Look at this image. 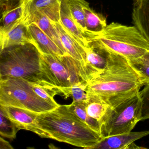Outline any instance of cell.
<instances>
[{
  "mask_svg": "<svg viewBox=\"0 0 149 149\" xmlns=\"http://www.w3.org/2000/svg\"><path fill=\"white\" fill-rule=\"evenodd\" d=\"M21 0H0L1 12L10 9L18 5Z\"/></svg>",
  "mask_w": 149,
  "mask_h": 149,
  "instance_id": "cell-27",
  "label": "cell"
},
{
  "mask_svg": "<svg viewBox=\"0 0 149 149\" xmlns=\"http://www.w3.org/2000/svg\"><path fill=\"white\" fill-rule=\"evenodd\" d=\"M132 19L134 26L149 42V0H136Z\"/></svg>",
  "mask_w": 149,
  "mask_h": 149,
  "instance_id": "cell-16",
  "label": "cell"
},
{
  "mask_svg": "<svg viewBox=\"0 0 149 149\" xmlns=\"http://www.w3.org/2000/svg\"><path fill=\"white\" fill-rule=\"evenodd\" d=\"M0 135L3 137L14 139L19 130L17 125L0 110Z\"/></svg>",
  "mask_w": 149,
  "mask_h": 149,
  "instance_id": "cell-24",
  "label": "cell"
},
{
  "mask_svg": "<svg viewBox=\"0 0 149 149\" xmlns=\"http://www.w3.org/2000/svg\"><path fill=\"white\" fill-rule=\"evenodd\" d=\"M7 77L57 87L49 80L42 68L41 54L32 43L11 46L0 51V78Z\"/></svg>",
  "mask_w": 149,
  "mask_h": 149,
  "instance_id": "cell-4",
  "label": "cell"
},
{
  "mask_svg": "<svg viewBox=\"0 0 149 149\" xmlns=\"http://www.w3.org/2000/svg\"><path fill=\"white\" fill-rule=\"evenodd\" d=\"M88 44L104 56L113 54L130 61L138 58L149 51V42L135 26L117 22L107 25L97 34H92Z\"/></svg>",
  "mask_w": 149,
  "mask_h": 149,
  "instance_id": "cell-3",
  "label": "cell"
},
{
  "mask_svg": "<svg viewBox=\"0 0 149 149\" xmlns=\"http://www.w3.org/2000/svg\"><path fill=\"white\" fill-rule=\"evenodd\" d=\"M0 149H13V147L11 145L9 142L4 139L1 136L0 138Z\"/></svg>",
  "mask_w": 149,
  "mask_h": 149,
  "instance_id": "cell-28",
  "label": "cell"
},
{
  "mask_svg": "<svg viewBox=\"0 0 149 149\" xmlns=\"http://www.w3.org/2000/svg\"><path fill=\"white\" fill-rule=\"evenodd\" d=\"M85 51L86 68L90 80L103 70L107 64V57L89 44L85 48Z\"/></svg>",
  "mask_w": 149,
  "mask_h": 149,
  "instance_id": "cell-18",
  "label": "cell"
},
{
  "mask_svg": "<svg viewBox=\"0 0 149 149\" xmlns=\"http://www.w3.org/2000/svg\"><path fill=\"white\" fill-rule=\"evenodd\" d=\"M41 62L48 78L60 91L82 81H88L84 64L68 54L57 56L41 54Z\"/></svg>",
  "mask_w": 149,
  "mask_h": 149,
  "instance_id": "cell-7",
  "label": "cell"
},
{
  "mask_svg": "<svg viewBox=\"0 0 149 149\" xmlns=\"http://www.w3.org/2000/svg\"><path fill=\"white\" fill-rule=\"evenodd\" d=\"M86 86L87 81H82L70 87L61 89L60 91L61 95L65 96V99L71 97L73 102H85L87 98Z\"/></svg>",
  "mask_w": 149,
  "mask_h": 149,
  "instance_id": "cell-22",
  "label": "cell"
},
{
  "mask_svg": "<svg viewBox=\"0 0 149 149\" xmlns=\"http://www.w3.org/2000/svg\"><path fill=\"white\" fill-rule=\"evenodd\" d=\"M70 12L79 27L87 34L85 25V15L84 8L87 1L85 0H68Z\"/></svg>",
  "mask_w": 149,
  "mask_h": 149,
  "instance_id": "cell-23",
  "label": "cell"
},
{
  "mask_svg": "<svg viewBox=\"0 0 149 149\" xmlns=\"http://www.w3.org/2000/svg\"><path fill=\"white\" fill-rule=\"evenodd\" d=\"M0 110L13 121L20 130H27L36 133L42 138L51 139L49 134L41 129L36 122V113L13 106L0 105Z\"/></svg>",
  "mask_w": 149,
  "mask_h": 149,
  "instance_id": "cell-8",
  "label": "cell"
},
{
  "mask_svg": "<svg viewBox=\"0 0 149 149\" xmlns=\"http://www.w3.org/2000/svg\"><path fill=\"white\" fill-rule=\"evenodd\" d=\"M27 13L39 11L52 22H59L62 0H24Z\"/></svg>",
  "mask_w": 149,
  "mask_h": 149,
  "instance_id": "cell-12",
  "label": "cell"
},
{
  "mask_svg": "<svg viewBox=\"0 0 149 149\" xmlns=\"http://www.w3.org/2000/svg\"><path fill=\"white\" fill-rule=\"evenodd\" d=\"M85 15L86 31L88 34H97L102 32L107 26L106 18L96 13L86 2L84 8Z\"/></svg>",
  "mask_w": 149,
  "mask_h": 149,
  "instance_id": "cell-19",
  "label": "cell"
},
{
  "mask_svg": "<svg viewBox=\"0 0 149 149\" xmlns=\"http://www.w3.org/2000/svg\"><path fill=\"white\" fill-rule=\"evenodd\" d=\"M140 89L108 97L110 106L100 122L102 137L131 132L141 121L142 100Z\"/></svg>",
  "mask_w": 149,
  "mask_h": 149,
  "instance_id": "cell-5",
  "label": "cell"
},
{
  "mask_svg": "<svg viewBox=\"0 0 149 149\" xmlns=\"http://www.w3.org/2000/svg\"><path fill=\"white\" fill-rule=\"evenodd\" d=\"M130 61L133 66L149 80V51L142 56Z\"/></svg>",
  "mask_w": 149,
  "mask_h": 149,
  "instance_id": "cell-25",
  "label": "cell"
},
{
  "mask_svg": "<svg viewBox=\"0 0 149 149\" xmlns=\"http://www.w3.org/2000/svg\"><path fill=\"white\" fill-rule=\"evenodd\" d=\"M103 70L87 81V93L104 97L120 95L141 89L149 80L125 57L109 54Z\"/></svg>",
  "mask_w": 149,
  "mask_h": 149,
  "instance_id": "cell-2",
  "label": "cell"
},
{
  "mask_svg": "<svg viewBox=\"0 0 149 149\" xmlns=\"http://www.w3.org/2000/svg\"><path fill=\"white\" fill-rule=\"evenodd\" d=\"M52 22L67 54L84 64L86 68V54L84 46L62 25L61 21L59 22Z\"/></svg>",
  "mask_w": 149,
  "mask_h": 149,
  "instance_id": "cell-10",
  "label": "cell"
},
{
  "mask_svg": "<svg viewBox=\"0 0 149 149\" xmlns=\"http://www.w3.org/2000/svg\"><path fill=\"white\" fill-rule=\"evenodd\" d=\"M0 105L21 108L37 114L50 111L60 105L39 96L31 83L10 77L0 78Z\"/></svg>",
  "mask_w": 149,
  "mask_h": 149,
  "instance_id": "cell-6",
  "label": "cell"
},
{
  "mask_svg": "<svg viewBox=\"0 0 149 149\" xmlns=\"http://www.w3.org/2000/svg\"><path fill=\"white\" fill-rule=\"evenodd\" d=\"M36 122L52 139L84 149H90L102 138L69 105H60L50 111L38 114Z\"/></svg>",
  "mask_w": 149,
  "mask_h": 149,
  "instance_id": "cell-1",
  "label": "cell"
},
{
  "mask_svg": "<svg viewBox=\"0 0 149 149\" xmlns=\"http://www.w3.org/2000/svg\"><path fill=\"white\" fill-rule=\"evenodd\" d=\"M148 135L149 130L106 137L90 149H129L132 143Z\"/></svg>",
  "mask_w": 149,
  "mask_h": 149,
  "instance_id": "cell-11",
  "label": "cell"
},
{
  "mask_svg": "<svg viewBox=\"0 0 149 149\" xmlns=\"http://www.w3.org/2000/svg\"><path fill=\"white\" fill-rule=\"evenodd\" d=\"M28 29L41 54L57 56L66 55L35 23L29 24Z\"/></svg>",
  "mask_w": 149,
  "mask_h": 149,
  "instance_id": "cell-13",
  "label": "cell"
},
{
  "mask_svg": "<svg viewBox=\"0 0 149 149\" xmlns=\"http://www.w3.org/2000/svg\"><path fill=\"white\" fill-rule=\"evenodd\" d=\"M26 21L29 25L32 22L35 23L58 46L64 54H68L62 43L56 29L51 21L48 18L39 11H34L29 13H27L26 12Z\"/></svg>",
  "mask_w": 149,
  "mask_h": 149,
  "instance_id": "cell-14",
  "label": "cell"
},
{
  "mask_svg": "<svg viewBox=\"0 0 149 149\" xmlns=\"http://www.w3.org/2000/svg\"><path fill=\"white\" fill-rule=\"evenodd\" d=\"M60 21L62 25L86 48L90 35L84 33L76 22L70 12L68 0H62V1Z\"/></svg>",
  "mask_w": 149,
  "mask_h": 149,
  "instance_id": "cell-15",
  "label": "cell"
},
{
  "mask_svg": "<svg viewBox=\"0 0 149 149\" xmlns=\"http://www.w3.org/2000/svg\"><path fill=\"white\" fill-rule=\"evenodd\" d=\"M28 24L23 17L10 29L0 33V51L5 48L26 43L36 44L30 34Z\"/></svg>",
  "mask_w": 149,
  "mask_h": 149,
  "instance_id": "cell-9",
  "label": "cell"
},
{
  "mask_svg": "<svg viewBox=\"0 0 149 149\" xmlns=\"http://www.w3.org/2000/svg\"><path fill=\"white\" fill-rule=\"evenodd\" d=\"M69 106L83 121L91 129L101 135L100 123L88 115L85 108V102H73Z\"/></svg>",
  "mask_w": 149,
  "mask_h": 149,
  "instance_id": "cell-21",
  "label": "cell"
},
{
  "mask_svg": "<svg viewBox=\"0 0 149 149\" xmlns=\"http://www.w3.org/2000/svg\"><path fill=\"white\" fill-rule=\"evenodd\" d=\"M109 106L108 97L96 94L87 93V98L85 101L86 111L90 116L100 123Z\"/></svg>",
  "mask_w": 149,
  "mask_h": 149,
  "instance_id": "cell-17",
  "label": "cell"
},
{
  "mask_svg": "<svg viewBox=\"0 0 149 149\" xmlns=\"http://www.w3.org/2000/svg\"><path fill=\"white\" fill-rule=\"evenodd\" d=\"M24 6V0H21L15 6L1 12L0 33L8 31L23 17Z\"/></svg>",
  "mask_w": 149,
  "mask_h": 149,
  "instance_id": "cell-20",
  "label": "cell"
},
{
  "mask_svg": "<svg viewBox=\"0 0 149 149\" xmlns=\"http://www.w3.org/2000/svg\"><path fill=\"white\" fill-rule=\"evenodd\" d=\"M139 93L142 100L141 121L149 119V84L145 85Z\"/></svg>",
  "mask_w": 149,
  "mask_h": 149,
  "instance_id": "cell-26",
  "label": "cell"
}]
</instances>
